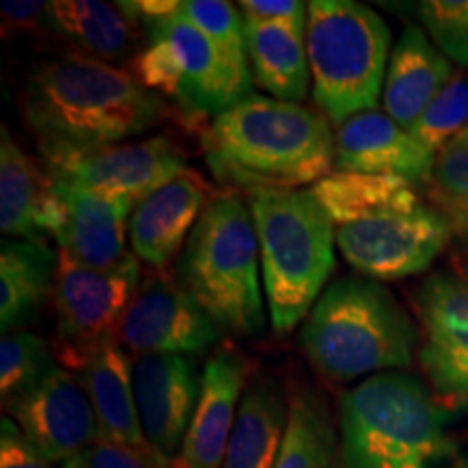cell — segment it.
<instances>
[{
    "label": "cell",
    "instance_id": "24",
    "mask_svg": "<svg viewBox=\"0 0 468 468\" xmlns=\"http://www.w3.org/2000/svg\"><path fill=\"white\" fill-rule=\"evenodd\" d=\"M58 256L44 241L0 243V330L22 332L55 291Z\"/></svg>",
    "mask_w": 468,
    "mask_h": 468
},
{
    "label": "cell",
    "instance_id": "7",
    "mask_svg": "<svg viewBox=\"0 0 468 468\" xmlns=\"http://www.w3.org/2000/svg\"><path fill=\"white\" fill-rule=\"evenodd\" d=\"M306 48L314 102L332 124L376 111L390 48V31L376 11L354 0H313Z\"/></svg>",
    "mask_w": 468,
    "mask_h": 468
},
{
    "label": "cell",
    "instance_id": "14",
    "mask_svg": "<svg viewBox=\"0 0 468 468\" xmlns=\"http://www.w3.org/2000/svg\"><path fill=\"white\" fill-rule=\"evenodd\" d=\"M133 384L145 441L172 464L180 458L200 399L202 373L191 356L145 354L133 358Z\"/></svg>",
    "mask_w": 468,
    "mask_h": 468
},
{
    "label": "cell",
    "instance_id": "28",
    "mask_svg": "<svg viewBox=\"0 0 468 468\" xmlns=\"http://www.w3.org/2000/svg\"><path fill=\"white\" fill-rule=\"evenodd\" d=\"M336 444V430L325 401L310 386L292 388L289 425L273 468H330Z\"/></svg>",
    "mask_w": 468,
    "mask_h": 468
},
{
    "label": "cell",
    "instance_id": "12",
    "mask_svg": "<svg viewBox=\"0 0 468 468\" xmlns=\"http://www.w3.org/2000/svg\"><path fill=\"white\" fill-rule=\"evenodd\" d=\"M219 327L178 280L152 273L142 280L120 327V343L134 356L202 354L218 343Z\"/></svg>",
    "mask_w": 468,
    "mask_h": 468
},
{
    "label": "cell",
    "instance_id": "17",
    "mask_svg": "<svg viewBox=\"0 0 468 468\" xmlns=\"http://www.w3.org/2000/svg\"><path fill=\"white\" fill-rule=\"evenodd\" d=\"M434 165V152L378 109L354 115L338 126L336 172L390 174L412 185H430Z\"/></svg>",
    "mask_w": 468,
    "mask_h": 468
},
{
    "label": "cell",
    "instance_id": "30",
    "mask_svg": "<svg viewBox=\"0 0 468 468\" xmlns=\"http://www.w3.org/2000/svg\"><path fill=\"white\" fill-rule=\"evenodd\" d=\"M57 368L55 354L44 338L27 330L5 335L0 341V397L5 408L44 382Z\"/></svg>",
    "mask_w": 468,
    "mask_h": 468
},
{
    "label": "cell",
    "instance_id": "1",
    "mask_svg": "<svg viewBox=\"0 0 468 468\" xmlns=\"http://www.w3.org/2000/svg\"><path fill=\"white\" fill-rule=\"evenodd\" d=\"M20 109L48 169L144 134L167 113L131 72L90 55L37 63Z\"/></svg>",
    "mask_w": 468,
    "mask_h": 468
},
{
    "label": "cell",
    "instance_id": "22",
    "mask_svg": "<svg viewBox=\"0 0 468 468\" xmlns=\"http://www.w3.org/2000/svg\"><path fill=\"white\" fill-rule=\"evenodd\" d=\"M93 412L102 442L152 452L139 420L133 384V360L120 341H111L98 351L79 373Z\"/></svg>",
    "mask_w": 468,
    "mask_h": 468
},
{
    "label": "cell",
    "instance_id": "32",
    "mask_svg": "<svg viewBox=\"0 0 468 468\" xmlns=\"http://www.w3.org/2000/svg\"><path fill=\"white\" fill-rule=\"evenodd\" d=\"M427 186L442 215H468V142L453 139L438 152Z\"/></svg>",
    "mask_w": 468,
    "mask_h": 468
},
{
    "label": "cell",
    "instance_id": "36",
    "mask_svg": "<svg viewBox=\"0 0 468 468\" xmlns=\"http://www.w3.org/2000/svg\"><path fill=\"white\" fill-rule=\"evenodd\" d=\"M52 462L44 458L27 441L16 420L3 419L0 427V468H52Z\"/></svg>",
    "mask_w": 468,
    "mask_h": 468
},
{
    "label": "cell",
    "instance_id": "10",
    "mask_svg": "<svg viewBox=\"0 0 468 468\" xmlns=\"http://www.w3.org/2000/svg\"><path fill=\"white\" fill-rule=\"evenodd\" d=\"M453 237V226L438 208L390 210L336 228L343 259L360 276L401 280L434 265Z\"/></svg>",
    "mask_w": 468,
    "mask_h": 468
},
{
    "label": "cell",
    "instance_id": "9",
    "mask_svg": "<svg viewBox=\"0 0 468 468\" xmlns=\"http://www.w3.org/2000/svg\"><path fill=\"white\" fill-rule=\"evenodd\" d=\"M142 284L131 254L120 267L101 271L58 254L55 282V356L72 371H83L104 345L120 338V327Z\"/></svg>",
    "mask_w": 468,
    "mask_h": 468
},
{
    "label": "cell",
    "instance_id": "11",
    "mask_svg": "<svg viewBox=\"0 0 468 468\" xmlns=\"http://www.w3.org/2000/svg\"><path fill=\"white\" fill-rule=\"evenodd\" d=\"M419 358L442 408L468 410V269L434 273L419 286Z\"/></svg>",
    "mask_w": 468,
    "mask_h": 468
},
{
    "label": "cell",
    "instance_id": "34",
    "mask_svg": "<svg viewBox=\"0 0 468 468\" xmlns=\"http://www.w3.org/2000/svg\"><path fill=\"white\" fill-rule=\"evenodd\" d=\"M63 468H169V464L154 452L98 441L83 453L68 460Z\"/></svg>",
    "mask_w": 468,
    "mask_h": 468
},
{
    "label": "cell",
    "instance_id": "18",
    "mask_svg": "<svg viewBox=\"0 0 468 468\" xmlns=\"http://www.w3.org/2000/svg\"><path fill=\"white\" fill-rule=\"evenodd\" d=\"M213 191L193 169L137 202L131 215L128 237L137 261L161 269L185 248L197 219L213 200Z\"/></svg>",
    "mask_w": 468,
    "mask_h": 468
},
{
    "label": "cell",
    "instance_id": "4",
    "mask_svg": "<svg viewBox=\"0 0 468 468\" xmlns=\"http://www.w3.org/2000/svg\"><path fill=\"white\" fill-rule=\"evenodd\" d=\"M343 468H444V408L417 376L378 373L338 403Z\"/></svg>",
    "mask_w": 468,
    "mask_h": 468
},
{
    "label": "cell",
    "instance_id": "33",
    "mask_svg": "<svg viewBox=\"0 0 468 468\" xmlns=\"http://www.w3.org/2000/svg\"><path fill=\"white\" fill-rule=\"evenodd\" d=\"M420 16L441 50L468 68V27L462 20L458 0H434L420 5Z\"/></svg>",
    "mask_w": 468,
    "mask_h": 468
},
{
    "label": "cell",
    "instance_id": "38",
    "mask_svg": "<svg viewBox=\"0 0 468 468\" xmlns=\"http://www.w3.org/2000/svg\"><path fill=\"white\" fill-rule=\"evenodd\" d=\"M128 14L139 20V25H150V22L165 20V17L178 14L180 3L176 0H139V3H122Z\"/></svg>",
    "mask_w": 468,
    "mask_h": 468
},
{
    "label": "cell",
    "instance_id": "15",
    "mask_svg": "<svg viewBox=\"0 0 468 468\" xmlns=\"http://www.w3.org/2000/svg\"><path fill=\"white\" fill-rule=\"evenodd\" d=\"M7 410L27 441L48 462L66 464L101 441L90 397L68 368L58 367Z\"/></svg>",
    "mask_w": 468,
    "mask_h": 468
},
{
    "label": "cell",
    "instance_id": "16",
    "mask_svg": "<svg viewBox=\"0 0 468 468\" xmlns=\"http://www.w3.org/2000/svg\"><path fill=\"white\" fill-rule=\"evenodd\" d=\"M250 360L230 345L210 354L202 368L200 399L186 431L178 468H219L239 406L248 388Z\"/></svg>",
    "mask_w": 468,
    "mask_h": 468
},
{
    "label": "cell",
    "instance_id": "27",
    "mask_svg": "<svg viewBox=\"0 0 468 468\" xmlns=\"http://www.w3.org/2000/svg\"><path fill=\"white\" fill-rule=\"evenodd\" d=\"M245 35L256 83L278 101L300 102L313 79L306 35L251 17H245Z\"/></svg>",
    "mask_w": 468,
    "mask_h": 468
},
{
    "label": "cell",
    "instance_id": "39",
    "mask_svg": "<svg viewBox=\"0 0 468 468\" xmlns=\"http://www.w3.org/2000/svg\"><path fill=\"white\" fill-rule=\"evenodd\" d=\"M453 226V234L468 243V215H444Z\"/></svg>",
    "mask_w": 468,
    "mask_h": 468
},
{
    "label": "cell",
    "instance_id": "20",
    "mask_svg": "<svg viewBox=\"0 0 468 468\" xmlns=\"http://www.w3.org/2000/svg\"><path fill=\"white\" fill-rule=\"evenodd\" d=\"M63 202V224L55 234L58 248L80 265L101 269L120 267L128 256L126 237L134 204L109 200L96 193L57 183Z\"/></svg>",
    "mask_w": 468,
    "mask_h": 468
},
{
    "label": "cell",
    "instance_id": "35",
    "mask_svg": "<svg viewBox=\"0 0 468 468\" xmlns=\"http://www.w3.org/2000/svg\"><path fill=\"white\" fill-rule=\"evenodd\" d=\"M245 17L278 25L291 31L306 35L308 31V3L300 0H243L239 5Z\"/></svg>",
    "mask_w": 468,
    "mask_h": 468
},
{
    "label": "cell",
    "instance_id": "13",
    "mask_svg": "<svg viewBox=\"0 0 468 468\" xmlns=\"http://www.w3.org/2000/svg\"><path fill=\"white\" fill-rule=\"evenodd\" d=\"M185 152L169 137L120 144L91 152L48 172L57 183L83 189L109 200H145L161 186L186 172Z\"/></svg>",
    "mask_w": 468,
    "mask_h": 468
},
{
    "label": "cell",
    "instance_id": "8",
    "mask_svg": "<svg viewBox=\"0 0 468 468\" xmlns=\"http://www.w3.org/2000/svg\"><path fill=\"white\" fill-rule=\"evenodd\" d=\"M131 74L154 96H165L191 117L224 113L245 101L210 39L183 11L150 22Z\"/></svg>",
    "mask_w": 468,
    "mask_h": 468
},
{
    "label": "cell",
    "instance_id": "29",
    "mask_svg": "<svg viewBox=\"0 0 468 468\" xmlns=\"http://www.w3.org/2000/svg\"><path fill=\"white\" fill-rule=\"evenodd\" d=\"M180 11L207 35L215 50L219 52L241 96L250 98L254 76L250 69L243 11L226 0H185L180 3Z\"/></svg>",
    "mask_w": 468,
    "mask_h": 468
},
{
    "label": "cell",
    "instance_id": "41",
    "mask_svg": "<svg viewBox=\"0 0 468 468\" xmlns=\"http://www.w3.org/2000/svg\"><path fill=\"white\" fill-rule=\"evenodd\" d=\"M458 139H464V142H468V128H466V131H464V133H462V134H460V137H458Z\"/></svg>",
    "mask_w": 468,
    "mask_h": 468
},
{
    "label": "cell",
    "instance_id": "40",
    "mask_svg": "<svg viewBox=\"0 0 468 468\" xmlns=\"http://www.w3.org/2000/svg\"><path fill=\"white\" fill-rule=\"evenodd\" d=\"M458 9H460L462 20H464L466 27H468V0H458Z\"/></svg>",
    "mask_w": 468,
    "mask_h": 468
},
{
    "label": "cell",
    "instance_id": "25",
    "mask_svg": "<svg viewBox=\"0 0 468 468\" xmlns=\"http://www.w3.org/2000/svg\"><path fill=\"white\" fill-rule=\"evenodd\" d=\"M310 193L317 197L336 228L390 210L420 207L417 185L390 174L332 172L310 186Z\"/></svg>",
    "mask_w": 468,
    "mask_h": 468
},
{
    "label": "cell",
    "instance_id": "26",
    "mask_svg": "<svg viewBox=\"0 0 468 468\" xmlns=\"http://www.w3.org/2000/svg\"><path fill=\"white\" fill-rule=\"evenodd\" d=\"M52 28L79 44L98 61L122 63L137 46L139 20L122 7L101 0H55L50 3Z\"/></svg>",
    "mask_w": 468,
    "mask_h": 468
},
{
    "label": "cell",
    "instance_id": "3",
    "mask_svg": "<svg viewBox=\"0 0 468 468\" xmlns=\"http://www.w3.org/2000/svg\"><path fill=\"white\" fill-rule=\"evenodd\" d=\"M419 327L376 280L345 276L321 292L300 332V347L321 376L351 382L412 365Z\"/></svg>",
    "mask_w": 468,
    "mask_h": 468
},
{
    "label": "cell",
    "instance_id": "19",
    "mask_svg": "<svg viewBox=\"0 0 468 468\" xmlns=\"http://www.w3.org/2000/svg\"><path fill=\"white\" fill-rule=\"evenodd\" d=\"M63 224V202L48 169L31 159L3 126L0 133V230L9 239L42 241Z\"/></svg>",
    "mask_w": 468,
    "mask_h": 468
},
{
    "label": "cell",
    "instance_id": "21",
    "mask_svg": "<svg viewBox=\"0 0 468 468\" xmlns=\"http://www.w3.org/2000/svg\"><path fill=\"white\" fill-rule=\"evenodd\" d=\"M452 79L449 57L423 28L406 27L386 69L384 113L410 131Z\"/></svg>",
    "mask_w": 468,
    "mask_h": 468
},
{
    "label": "cell",
    "instance_id": "37",
    "mask_svg": "<svg viewBox=\"0 0 468 468\" xmlns=\"http://www.w3.org/2000/svg\"><path fill=\"white\" fill-rule=\"evenodd\" d=\"M3 14V35L5 39L16 37V35L39 31L44 22H50V3H31V0H5L0 5Z\"/></svg>",
    "mask_w": 468,
    "mask_h": 468
},
{
    "label": "cell",
    "instance_id": "6",
    "mask_svg": "<svg viewBox=\"0 0 468 468\" xmlns=\"http://www.w3.org/2000/svg\"><path fill=\"white\" fill-rule=\"evenodd\" d=\"M261 276L250 204L237 193H219L186 239L174 278L221 332L254 336L267 324Z\"/></svg>",
    "mask_w": 468,
    "mask_h": 468
},
{
    "label": "cell",
    "instance_id": "31",
    "mask_svg": "<svg viewBox=\"0 0 468 468\" xmlns=\"http://www.w3.org/2000/svg\"><path fill=\"white\" fill-rule=\"evenodd\" d=\"M468 128V76L453 74L444 90L423 111L410 133L434 154L447 148Z\"/></svg>",
    "mask_w": 468,
    "mask_h": 468
},
{
    "label": "cell",
    "instance_id": "5",
    "mask_svg": "<svg viewBox=\"0 0 468 468\" xmlns=\"http://www.w3.org/2000/svg\"><path fill=\"white\" fill-rule=\"evenodd\" d=\"M248 204L271 325L286 335L327 289L336 267V226L310 189H250Z\"/></svg>",
    "mask_w": 468,
    "mask_h": 468
},
{
    "label": "cell",
    "instance_id": "2",
    "mask_svg": "<svg viewBox=\"0 0 468 468\" xmlns=\"http://www.w3.org/2000/svg\"><path fill=\"white\" fill-rule=\"evenodd\" d=\"M210 169L250 189H295L332 174L330 120L278 98L254 96L219 113L204 137Z\"/></svg>",
    "mask_w": 468,
    "mask_h": 468
},
{
    "label": "cell",
    "instance_id": "23",
    "mask_svg": "<svg viewBox=\"0 0 468 468\" xmlns=\"http://www.w3.org/2000/svg\"><path fill=\"white\" fill-rule=\"evenodd\" d=\"M289 425V399L271 376L245 388L219 468H273Z\"/></svg>",
    "mask_w": 468,
    "mask_h": 468
}]
</instances>
